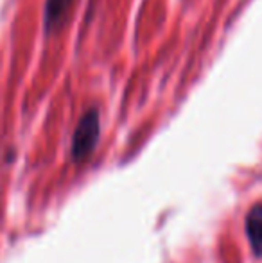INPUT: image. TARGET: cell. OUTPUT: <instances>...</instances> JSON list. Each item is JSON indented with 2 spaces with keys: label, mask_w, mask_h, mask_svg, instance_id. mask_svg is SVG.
<instances>
[{
  "label": "cell",
  "mask_w": 262,
  "mask_h": 263,
  "mask_svg": "<svg viewBox=\"0 0 262 263\" xmlns=\"http://www.w3.org/2000/svg\"><path fill=\"white\" fill-rule=\"evenodd\" d=\"M99 113L95 109H90L81 117L77 122V127L72 136V158L74 161H83L94 153L99 140Z\"/></svg>",
  "instance_id": "6da1fadb"
},
{
  "label": "cell",
  "mask_w": 262,
  "mask_h": 263,
  "mask_svg": "<svg viewBox=\"0 0 262 263\" xmlns=\"http://www.w3.org/2000/svg\"><path fill=\"white\" fill-rule=\"evenodd\" d=\"M74 0H47L45 4V29L54 31L66 20Z\"/></svg>",
  "instance_id": "3957f363"
},
{
  "label": "cell",
  "mask_w": 262,
  "mask_h": 263,
  "mask_svg": "<svg viewBox=\"0 0 262 263\" xmlns=\"http://www.w3.org/2000/svg\"><path fill=\"white\" fill-rule=\"evenodd\" d=\"M246 236L257 258H262V204L252 206L246 215Z\"/></svg>",
  "instance_id": "7a4b0ae2"
}]
</instances>
